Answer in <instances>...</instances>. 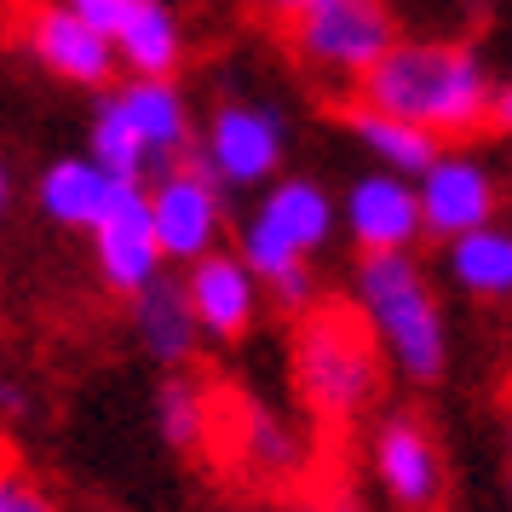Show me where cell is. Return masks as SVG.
<instances>
[{
	"instance_id": "6da1fadb",
	"label": "cell",
	"mask_w": 512,
	"mask_h": 512,
	"mask_svg": "<svg viewBox=\"0 0 512 512\" xmlns=\"http://www.w3.org/2000/svg\"><path fill=\"white\" fill-rule=\"evenodd\" d=\"M351 104L409 121L432 139H472L507 121V93L489 87L478 52L461 41H392L351 81Z\"/></svg>"
},
{
	"instance_id": "7a4b0ae2",
	"label": "cell",
	"mask_w": 512,
	"mask_h": 512,
	"mask_svg": "<svg viewBox=\"0 0 512 512\" xmlns=\"http://www.w3.org/2000/svg\"><path fill=\"white\" fill-rule=\"evenodd\" d=\"M294 380L311 415L346 426L380 397V340L351 300L311 305L294 328Z\"/></svg>"
},
{
	"instance_id": "3957f363",
	"label": "cell",
	"mask_w": 512,
	"mask_h": 512,
	"mask_svg": "<svg viewBox=\"0 0 512 512\" xmlns=\"http://www.w3.org/2000/svg\"><path fill=\"white\" fill-rule=\"evenodd\" d=\"M357 288H363V317L392 346V357L415 380H432L443 369V323L409 254H369Z\"/></svg>"
},
{
	"instance_id": "277c9868",
	"label": "cell",
	"mask_w": 512,
	"mask_h": 512,
	"mask_svg": "<svg viewBox=\"0 0 512 512\" xmlns=\"http://www.w3.org/2000/svg\"><path fill=\"white\" fill-rule=\"evenodd\" d=\"M277 35L288 41V52L305 70H328L357 81L397 41V24L386 0H311V6L282 18Z\"/></svg>"
},
{
	"instance_id": "5b68a950",
	"label": "cell",
	"mask_w": 512,
	"mask_h": 512,
	"mask_svg": "<svg viewBox=\"0 0 512 512\" xmlns=\"http://www.w3.org/2000/svg\"><path fill=\"white\" fill-rule=\"evenodd\" d=\"M328 236V202L317 185H282L259 219L248 225V265H254L259 277H288V271H300V259L317 248Z\"/></svg>"
},
{
	"instance_id": "8992f818",
	"label": "cell",
	"mask_w": 512,
	"mask_h": 512,
	"mask_svg": "<svg viewBox=\"0 0 512 512\" xmlns=\"http://www.w3.org/2000/svg\"><path fill=\"white\" fill-rule=\"evenodd\" d=\"M150 202V231H156V248L173 259H202L208 254L213 231H219V202H213V173L208 162H185L167 167V179L156 185Z\"/></svg>"
},
{
	"instance_id": "52a82bcc",
	"label": "cell",
	"mask_w": 512,
	"mask_h": 512,
	"mask_svg": "<svg viewBox=\"0 0 512 512\" xmlns=\"http://www.w3.org/2000/svg\"><path fill=\"white\" fill-rule=\"evenodd\" d=\"M18 24H24V47L47 64V70L70 75V81H104L116 70V47L81 24L70 6H47V0H18Z\"/></svg>"
},
{
	"instance_id": "ba28073f",
	"label": "cell",
	"mask_w": 512,
	"mask_h": 512,
	"mask_svg": "<svg viewBox=\"0 0 512 512\" xmlns=\"http://www.w3.org/2000/svg\"><path fill=\"white\" fill-rule=\"evenodd\" d=\"M93 231H98L104 277L116 282L121 294H139L144 282H156L162 248H156V231H150V202H144L139 185L116 179V190H110V208L98 213Z\"/></svg>"
},
{
	"instance_id": "9c48e42d",
	"label": "cell",
	"mask_w": 512,
	"mask_h": 512,
	"mask_svg": "<svg viewBox=\"0 0 512 512\" xmlns=\"http://www.w3.org/2000/svg\"><path fill=\"white\" fill-rule=\"evenodd\" d=\"M420 208V225L438 236H466L489 225V213H495V190L489 179L478 173L472 162H432L426 167V190L415 196Z\"/></svg>"
},
{
	"instance_id": "30bf717a",
	"label": "cell",
	"mask_w": 512,
	"mask_h": 512,
	"mask_svg": "<svg viewBox=\"0 0 512 512\" xmlns=\"http://www.w3.org/2000/svg\"><path fill=\"white\" fill-rule=\"evenodd\" d=\"M185 305L208 334L236 340L248 328V317H254V277H248V265L242 259H225V254H202L196 271H190Z\"/></svg>"
},
{
	"instance_id": "8fae6325",
	"label": "cell",
	"mask_w": 512,
	"mask_h": 512,
	"mask_svg": "<svg viewBox=\"0 0 512 512\" xmlns=\"http://www.w3.org/2000/svg\"><path fill=\"white\" fill-rule=\"evenodd\" d=\"M351 231L369 254H403L420 231L415 190H403L397 179H363L351 190Z\"/></svg>"
},
{
	"instance_id": "7c38bea8",
	"label": "cell",
	"mask_w": 512,
	"mask_h": 512,
	"mask_svg": "<svg viewBox=\"0 0 512 512\" xmlns=\"http://www.w3.org/2000/svg\"><path fill=\"white\" fill-rule=\"evenodd\" d=\"M208 167L225 173L236 185H254L277 167V121L259 116V110H225L213 121L208 139Z\"/></svg>"
},
{
	"instance_id": "4fadbf2b",
	"label": "cell",
	"mask_w": 512,
	"mask_h": 512,
	"mask_svg": "<svg viewBox=\"0 0 512 512\" xmlns=\"http://www.w3.org/2000/svg\"><path fill=\"white\" fill-rule=\"evenodd\" d=\"M380 478L392 484L403 507H432L438 501V455L415 420H392L380 432Z\"/></svg>"
},
{
	"instance_id": "5bb4252c",
	"label": "cell",
	"mask_w": 512,
	"mask_h": 512,
	"mask_svg": "<svg viewBox=\"0 0 512 512\" xmlns=\"http://www.w3.org/2000/svg\"><path fill=\"white\" fill-rule=\"evenodd\" d=\"M121 121L139 133L144 156L156 162V156H179V144H185V110H179V93L167 87V81H139V87H127L116 98Z\"/></svg>"
},
{
	"instance_id": "9a60e30c",
	"label": "cell",
	"mask_w": 512,
	"mask_h": 512,
	"mask_svg": "<svg viewBox=\"0 0 512 512\" xmlns=\"http://www.w3.org/2000/svg\"><path fill=\"white\" fill-rule=\"evenodd\" d=\"M110 47L127 52V64H139L144 81H162V75L173 70V58H179V29H173V18H167L156 0H133V6L121 12Z\"/></svg>"
},
{
	"instance_id": "2e32d148",
	"label": "cell",
	"mask_w": 512,
	"mask_h": 512,
	"mask_svg": "<svg viewBox=\"0 0 512 512\" xmlns=\"http://www.w3.org/2000/svg\"><path fill=\"white\" fill-rule=\"evenodd\" d=\"M110 190L116 179L93 162H58L41 179V202H47L52 219H64V225H98V213L110 208Z\"/></svg>"
},
{
	"instance_id": "e0dca14e",
	"label": "cell",
	"mask_w": 512,
	"mask_h": 512,
	"mask_svg": "<svg viewBox=\"0 0 512 512\" xmlns=\"http://www.w3.org/2000/svg\"><path fill=\"white\" fill-rule=\"evenodd\" d=\"M139 328H144V340H150L156 357H167V363L190 357V346H196V317H190V305H185V288L144 282L139 288Z\"/></svg>"
},
{
	"instance_id": "ac0fdd59",
	"label": "cell",
	"mask_w": 512,
	"mask_h": 512,
	"mask_svg": "<svg viewBox=\"0 0 512 512\" xmlns=\"http://www.w3.org/2000/svg\"><path fill=\"white\" fill-rule=\"evenodd\" d=\"M346 121L363 133L369 150H380V156L392 167H403V173H426V167L438 162V139L420 133V127H409V121H392V116H380V110H363V104H351Z\"/></svg>"
},
{
	"instance_id": "d6986e66",
	"label": "cell",
	"mask_w": 512,
	"mask_h": 512,
	"mask_svg": "<svg viewBox=\"0 0 512 512\" xmlns=\"http://www.w3.org/2000/svg\"><path fill=\"white\" fill-rule=\"evenodd\" d=\"M455 277L472 288V294H507L512 288V242L507 231H489V225H478V231L455 236Z\"/></svg>"
},
{
	"instance_id": "ffe728a7",
	"label": "cell",
	"mask_w": 512,
	"mask_h": 512,
	"mask_svg": "<svg viewBox=\"0 0 512 512\" xmlns=\"http://www.w3.org/2000/svg\"><path fill=\"white\" fill-rule=\"evenodd\" d=\"M93 150H98V162L93 167H104L110 179H127V185H139V173L150 167V156H144V144H139V133L121 121V110L110 104L104 116H98V127H93Z\"/></svg>"
},
{
	"instance_id": "44dd1931",
	"label": "cell",
	"mask_w": 512,
	"mask_h": 512,
	"mask_svg": "<svg viewBox=\"0 0 512 512\" xmlns=\"http://www.w3.org/2000/svg\"><path fill=\"white\" fill-rule=\"evenodd\" d=\"M202 420H208V392L190 386V380H173L162 392V432L179 449H196L202 443Z\"/></svg>"
},
{
	"instance_id": "7402d4cb",
	"label": "cell",
	"mask_w": 512,
	"mask_h": 512,
	"mask_svg": "<svg viewBox=\"0 0 512 512\" xmlns=\"http://www.w3.org/2000/svg\"><path fill=\"white\" fill-rule=\"evenodd\" d=\"M0 512H52V501L29 484L18 461H12V443H0Z\"/></svg>"
},
{
	"instance_id": "603a6c76",
	"label": "cell",
	"mask_w": 512,
	"mask_h": 512,
	"mask_svg": "<svg viewBox=\"0 0 512 512\" xmlns=\"http://www.w3.org/2000/svg\"><path fill=\"white\" fill-rule=\"evenodd\" d=\"M133 0H70V12L81 18V24H93L104 41L116 35V24H121V12H127Z\"/></svg>"
},
{
	"instance_id": "cb8c5ba5",
	"label": "cell",
	"mask_w": 512,
	"mask_h": 512,
	"mask_svg": "<svg viewBox=\"0 0 512 512\" xmlns=\"http://www.w3.org/2000/svg\"><path fill=\"white\" fill-rule=\"evenodd\" d=\"M259 6H265V18H271V24H282L288 12H300V6H311V0H259Z\"/></svg>"
},
{
	"instance_id": "d4e9b609",
	"label": "cell",
	"mask_w": 512,
	"mask_h": 512,
	"mask_svg": "<svg viewBox=\"0 0 512 512\" xmlns=\"http://www.w3.org/2000/svg\"><path fill=\"white\" fill-rule=\"evenodd\" d=\"M300 512H334V507H323V501H305V507Z\"/></svg>"
},
{
	"instance_id": "484cf974",
	"label": "cell",
	"mask_w": 512,
	"mask_h": 512,
	"mask_svg": "<svg viewBox=\"0 0 512 512\" xmlns=\"http://www.w3.org/2000/svg\"><path fill=\"white\" fill-rule=\"evenodd\" d=\"M0 208H6V173H0Z\"/></svg>"
},
{
	"instance_id": "4316f807",
	"label": "cell",
	"mask_w": 512,
	"mask_h": 512,
	"mask_svg": "<svg viewBox=\"0 0 512 512\" xmlns=\"http://www.w3.org/2000/svg\"><path fill=\"white\" fill-rule=\"evenodd\" d=\"M0 443H6V438H0Z\"/></svg>"
}]
</instances>
